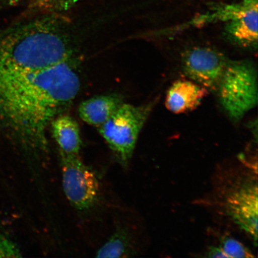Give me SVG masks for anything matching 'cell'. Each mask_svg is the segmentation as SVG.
<instances>
[{"instance_id":"6da1fadb","label":"cell","mask_w":258,"mask_h":258,"mask_svg":"<svg viewBox=\"0 0 258 258\" xmlns=\"http://www.w3.org/2000/svg\"><path fill=\"white\" fill-rule=\"evenodd\" d=\"M80 89L73 59L37 72L0 70V119L29 149L46 151L48 127Z\"/></svg>"},{"instance_id":"7a4b0ae2","label":"cell","mask_w":258,"mask_h":258,"mask_svg":"<svg viewBox=\"0 0 258 258\" xmlns=\"http://www.w3.org/2000/svg\"><path fill=\"white\" fill-rule=\"evenodd\" d=\"M69 24L60 14L38 15L0 35V70L34 72L73 59Z\"/></svg>"},{"instance_id":"3957f363","label":"cell","mask_w":258,"mask_h":258,"mask_svg":"<svg viewBox=\"0 0 258 258\" xmlns=\"http://www.w3.org/2000/svg\"><path fill=\"white\" fill-rule=\"evenodd\" d=\"M153 106V104L136 106L123 102L107 121L97 128L123 166L130 162L139 135Z\"/></svg>"},{"instance_id":"277c9868","label":"cell","mask_w":258,"mask_h":258,"mask_svg":"<svg viewBox=\"0 0 258 258\" xmlns=\"http://www.w3.org/2000/svg\"><path fill=\"white\" fill-rule=\"evenodd\" d=\"M217 89L219 100L229 117L238 121L257 105L255 68L246 61H229Z\"/></svg>"},{"instance_id":"5b68a950","label":"cell","mask_w":258,"mask_h":258,"mask_svg":"<svg viewBox=\"0 0 258 258\" xmlns=\"http://www.w3.org/2000/svg\"><path fill=\"white\" fill-rule=\"evenodd\" d=\"M219 199L224 214L257 243V183L256 177L249 175L237 179L227 186Z\"/></svg>"},{"instance_id":"8992f818","label":"cell","mask_w":258,"mask_h":258,"mask_svg":"<svg viewBox=\"0 0 258 258\" xmlns=\"http://www.w3.org/2000/svg\"><path fill=\"white\" fill-rule=\"evenodd\" d=\"M64 195L73 207L87 211L98 201L100 185L96 173L84 163L79 155L60 152Z\"/></svg>"},{"instance_id":"52a82bcc","label":"cell","mask_w":258,"mask_h":258,"mask_svg":"<svg viewBox=\"0 0 258 258\" xmlns=\"http://www.w3.org/2000/svg\"><path fill=\"white\" fill-rule=\"evenodd\" d=\"M228 62L219 51L200 47L187 51L183 58V67L194 82L207 89H217Z\"/></svg>"},{"instance_id":"ba28073f","label":"cell","mask_w":258,"mask_h":258,"mask_svg":"<svg viewBox=\"0 0 258 258\" xmlns=\"http://www.w3.org/2000/svg\"><path fill=\"white\" fill-rule=\"evenodd\" d=\"M225 34L231 41L244 47H257V0H247L230 9Z\"/></svg>"},{"instance_id":"9c48e42d","label":"cell","mask_w":258,"mask_h":258,"mask_svg":"<svg viewBox=\"0 0 258 258\" xmlns=\"http://www.w3.org/2000/svg\"><path fill=\"white\" fill-rule=\"evenodd\" d=\"M208 89L194 81L177 80L167 92L165 105L174 114L191 111L201 104Z\"/></svg>"},{"instance_id":"30bf717a","label":"cell","mask_w":258,"mask_h":258,"mask_svg":"<svg viewBox=\"0 0 258 258\" xmlns=\"http://www.w3.org/2000/svg\"><path fill=\"white\" fill-rule=\"evenodd\" d=\"M122 103L120 97L115 95L93 97L81 103L79 116L86 123L98 128L114 114Z\"/></svg>"},{"instance_id":"8fae6325","label":"cell","mask_w":258,"mask_h":258,"mask_svg":"<svg viewBox=\"0 0 258 258\" xmlns=\"http://www.w3.org/2000/svg\"><path fill=\"white\" fill-rule=\"evenodd\" d=\"M50 126L60 152L79 154L82 147L80 128L72 117L63 113L53 119Z\"/></svg>"},{"instance_id":"7c38bea8","label":"cell","mask_w":258,"mask_h":258,"mask_svg":"<svg viewBox=\"0 0 258 258\" xmlns=\"http://www.w3.org/2000/svg\"><path fill=\"white\" fill-rule=\"evenodd\" d=\"M136 253L131 234L124 229H120L99 248L96 257H125Z\"/></svg>"},{"instance_id":"4fadbf2b","label":"cell","mask_w":258,"mask_h":258,"mask_svg":"<svg viewBox=\"0 0 258 258\" xmlns=\"http://www.w3.org/2000/svg\"><path fill=\"white\" fill-rule=\"evenodd\" d=\"M83 0H29L28 8L35 14H60Z\"/></svg>"},{"instance_id":"5bb4252c","label":"cell","mask_w":258,"mask_h":258,"mask_svg":"<svg viewBox=\"0 0 258 258\" xmlns=\"http://www.w3.org/2000/svg\"><path fill=\"white\" fill-rule=\"evenodd\" d=\"M225 258L253 257L251 251L239 241L228 235H224L218 246Z\"/></svg>"},{"instance_id":"9a60e30c","label":"cell","mask_w":258,"mask_h":258,"mask_svg":"<svg viewBox=\"0 0 258 258\" xmlns=\"http://www.w3.org/2000/svg\"><path fill=\"white\" fill-rule=\"evenodd\" d=\"M22 257L19 248L14 241L0 234V257Z\"/></svg>"},{"instance_id":"2e32d148","label":"cell","mask_w":258,"mask_h":258,"mask_svg":"<svg viewBox=\"0 0 258 258\" xmlns=\"http://www.w3.org/2000/svg\"><path fill=\"white\" fill-rule=\"evenodd\" d=\"M206 257H225L224 254L218 246H211L206 253Z\"/></svg>"},{"instance_id":"e0dca14e","label":"cell","mask_w":258,"mask_h":258,"mask_svg":"<svg viewBox=\"0 0 258 258\" xmlns=\"http://www.w3.org/2000/svg\"><path fill=\"white\" fill-rule=\"evenodd\" d=\"M5 6V0H0V9L4 8Z\"/></svg>"}]
</instances>
